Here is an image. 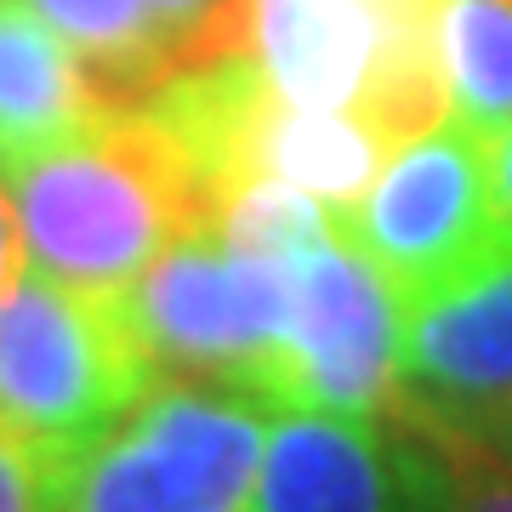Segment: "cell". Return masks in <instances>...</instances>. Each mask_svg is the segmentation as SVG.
Listing matches in <instances>:
<instances>
[{
  "instance_id": "obj_10",
  "label": "cell",
  "mask_w": 512,
  "mask_h": 512,
  "mask_svg": "<svg viewBox=\"0 0 512 512\" xmlns=\"http://www.w3.org/2000/svg\"><path fill=\"white\" fill-rule=\"evenodd\" d=\"M245 512H393L387 421L274 410Z\"/></svg>"
},
{
  "instance_id": "obj_12",
  "label": "cell",
  "mask_w": 512,
  "mask_h": 512,
  "mask_svg": "<svg viewBox=\"0 0 512 512\" xmlns=\"http://www.w3.org/2000/svg\"><path fill=\"white\" fill-rule=\"evenodd\" d=\"M387 154H393V143L359 109L274 103L268 126H262V148H256V171L319 200L336 217L365 200V188L382 177Z\"/></svg>"
},
{
  "instance_id": "obj_11",
  "label": "cell",
  "mask_w": 512,
  "mask_h": 512,
  "mask_svg": "<svg viewBox=\"0 0 512 512\" xmlns=\"http://www.w3.org/2000/svg\"><path fill=\"white\" fill-rule=\"evenodd\" d=\"M126 114L29 0H0V165Z\"/></svg>"
},
{
  "instance_id": "obj_3",
  "label": "cell",
  "mask_w": 512,
  "mask_h": 512,
  "mask_svg": "<svg viewBox=\"0 0 512 512\" xmlns=\"http://www.w3.org/2000/svg\"><path fill=\"white\" fill-rule=\"evenodd\" d=\"M120 296L160 376L234 387L268 410H291L296 268L245 256L217 222H194Z\"/></svg>"
},
{
  "instance_id": "obj_21",
  "label": "cell",
  "mask_w": 512,
  "mask_h": 512,
  "mask_svg": "<svg viewBox=\"0 0 512 512\" xmlns=\"http://www.w3.org/2000/svg\"><path fill=\"white\" fill-rule=\"evenodd\" d=\"M29 268L23 256V234H18V211H12V194H6V171H0V291Z\"/></svg>"
},
{
  "instance_id": "obj_20",
  "label": "cell",
  "mask_w": 512,
  "mask_h": 512,
  "mask_svg": "<svg viewBox=\"0 0 512 512\" xmlns=\"http://www.w3.org/2000/svg\"><path fill=\"white\" fill-rule=\"evenodd\" d=\"M490 194H495V234L512 245V126L490 143Z\"/></svg>"
},
{
  "instance_id": "obj_1",
  "label": "cell",
  "mask_w": 512,
  "mask_h": 512,
  "mask_svg": "<svg viewBox=\"0 0 512 512\" xmlns=\"http://www.w3.org/2000/svg\"><path fill=\"white\" fill-rule=\"evenodd\" d=\"M0 171L29 268L80 291H131L171 239L211 222L177 154L137 109Z\"/></svg>"
},
{
  "instance_id": "obj_19",
  "label": "cell",
  "mask_w": 512,
  "mask_h": 512,
  "mask_svg": "<svg viewBox=\"0 0 512 512\" xmlns=\"http://www.w3.org/2000/svg\"><path fill=\"white\" fill-rule=\"evenodd\" d=\"M69 467L0 427V512H63Z\"/></svg>"
},
{
  "instance_id": "obj_4",
  "label": "cell",
  "mask_w": 512,
  "mask_h": 512,
  "mask_svg": "<svg viewBox=\"0 0 512 512\" xmlns=\"http://www.w3.org/2000/svg\"><path fill=\"white\" fill-rule=\"evenodd\" d=\"M268 427L274 410L251 393L165 376L74 456L63 512H245Z\"/></svg>"
},
{
  "instance_id": "obj_6",
  "label": "cell",
  "mask_w": 512,
  "mask_h": 512,
  "mask_svg": "<svg viewBox=\"0 0 512 512\" xmlns=\"http://www.w3.org/2000/svg\"><path fill=\"white\" fill-rule=\"evenodd\" d=\"M416 427L484 439L512 416V245L495 239L456 279L404 302L393 410Z\"/></svg>"
},
{
  "instance_id": "obj_22",
  "label": "cell",
  "mask_w": 512,
  "mask_h": 512,
  "mask_svg": "<svg viewBox=\"0 0 512 512\" xmlns=\"http://www.w3.org/2000/svg\"><path fill=\"white\" fill-rule=\"evenodd\" d=\"M478 444H490L495 456H501V461L512 467V416H507V421H495V427H490V433H484Z\"/></svg>"
},
{
  "instance_id": "obj_14",
  "label": "cell",
  "mask_w": 512,
  "mask_h": 512,
  "mask_svg": "<svg viewBox=\"0 0 512 512\" xmlns=\"http://www.w3.org/2000/svg\"><path fill=\"white\" fill-rule=\"evenodd\" d=\"M450 120L495 143L512 126V0H433Z\"/></svg>"
},
{
  "instance_id": "obj_13",
  "label": "cell",
  "mask_w": 512,
  "mask_h": 512,
  "mask_svg": "<svg viewBox=\"0 0 512 512\" xmlns=\"http://www.w3.org/2000/svg\"><path fill=\"white\" fill-rule=\"evenodd\" d=\"M40 18L74 46V57L103 80V92L131 109L165 74L183 69L177 29L148 0H29Z\"/></svg>"
},
{
  "instance_id": "obj_9",
  "label": "cell",
  "mask_w": 512,
  "mask_h": 512,
  "mask_svg": "<svg viewBox=\"0 0 512 512\" xmlns=\"http://www.w3.org/2000/svg\"><path fill=\"white\" fill-rule=\"evenodd\" d=\"M274 86L262 80L251 52L217 57V63H194V69L165 74L148 97H137L131 109L143 114L154 137H160L177 165L188 171V183L200 194L205 217H217V205L245 188L256 171V148H262V126L274 114Z\"/></svg>"
},
{
  "instance_id": "obj_17",
  "label": "cell",
  "mask_w": 512,
  "mask_h": 512,
  "mask_svg": "<svg viewBox=\"0 0 512 512\" xmlns=\"http://www.w3.org/2000/svg\"><path fill=\"white\" fill-rule=\"evenodd\" d=\"M148 6L177 29L183 69L251 52V0H148Z\"/></svg>"
},
{
  "instance_id": "obj_8",
  "label": "cell",
  "mask_w": 512,
  "mask_h": 512,
  "mask_svg": "<svg viewBox=\"0 0 512 512\" xmlns=\"http://www.w3.org/2000/svg\"><path fill=\"white\" fill-rule=\"evenodd\" d=\"M393 29L399 0H251V57L296 109H359Z\"/></svg>"
},
{
  "instance_id": "obj_18",
  "label": "cell",
  "mask_w": 512,
  "mask_h": 512,
  "mask_svg": "<svg viewBox=\"0 0 512 512\" xmlns=\"http://www.w3.org/2000/svg\"><path fill=\"white\" fill-rule=\"evenodd\" d=\"M387 450H393V512H456L444 461L427 444V433L393 416L387 421Z\"/></svg>"
},
{
  "instance_id": "obj_2",
  "label": "cell",
  "mask_w": 512,
  "mask_h": 512,
  "mask_svg": "<svg viewBox=\"0 0 512 512\" xmlns=\"http://www.w3.org/2000/svg\"><path fill=\"white\" fill-rule=\"evenodd\" d=\"M126 296L80 291L23 268L0 291V427L74 467L160 387Z\"/></svg>"
},
{
  "instance_id": "obj_7",
  "label": "cell",
  "mask_w": 512,
  "mask_h": 512,
  "mask_svg": "<svg viewBox=\"0 0 512 512\" xmlns=\"http://www.w3.org/2000/svg\"><path fill=\"white\" fill-rule=\"evenodd\" d=\"M399 330V291L342 228H330L296 262L291 410L387 421L399 393Z\"/></svg>"
},
{
  "instance_id": "obj_16",
  "label": "cell",
  "mask_w": 512,
  "mask_h": 512,
  "mask_svg": "<svg viewBox=\"0 0 512 512\" xmlns=\"http://www.w3.org/2000/svg\"><path fill=\"white\" fill-rule=\"evenodd\" d=\"M416 433H427V444L439 450L456 512H512V467L495 456L490 444L467 439V433H450V427H416Z\"/></svg>"
},
{
  "instance_id": "obj_5",
  "label": "cell",
  "mask_w": 512,
  "mask_h": 512,
  "mask_svg": "<svg viewBox=\"0 0 512 512\" xmlns=\"http://www.w3.org/2000/svg\"><path fill=\"white\" fill-rule=\"evenodd\" d=\"M330 222L382 268L399 302H416L501 239L490 194V143L473 137L461 120L421 131L387 154L365 200L336 211Z\"/></svg>"
},
{
  "instance_id": "obj_15",
  "label": "cell",
  "mask_w": 512,
  "mask_h": 512,
  "mask_svg": "<svg viewBox=\"0 0 512 512\" xmlns=\"http://www.w3.org/2000/svg\"><path fill=\"white\" fill-rule=\"evenodd\" d=\"M211 222H217V234L228 239L234 251L268 256V262H285V268H296V262L336 228L319 200L274 183V177H251L245 188H234V194L217 205Z\"/></svg>"
}]
</instances>
